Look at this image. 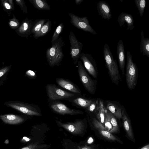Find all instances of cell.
<instances>
[{"instance_id": "30bf717a", "label": "cell", "mask_w": 149, "mask_h": 149, "mask_svg": "<svg viewBox=\"0 0 149 149\" xmlns=\"http://www.w3.org/2000/svg\"><path fill=\"white\" fill-rule=\"evenodd\" d=\"M54 101L49 104V106L52 110L57 113L62 115H71L84 113L82 111L71 109L61 102Z\"/></svg>"}, {"instance_id": "83f0119b", "label": "cell", "mask_w": 149, "mask_h": 149, "mask_svg": "<svg viewBox=\"0 0 149 149\" xmlns=\"http://www.w3.org/2000/svg\"><path fill=\"white\" fill-rule=\"evenodd\" d=\"M64 25L63 23H61L57 27L52 36L51 43L57 40L59 36L63 31Z\"/></svg>"}, {"instance_id": "4fadbf2b", "label": "cell", "mask_w": 149, "mask_h": 149, "mask_svg": "<svg viewBox=\"0 0 149 149\" xmlns=\"http://www.w3.org/2000/svg\"><path fill=\"white\" fill-rule=\"evenodd\" d=\"M106 109L119 120L122 118V111L123 107L118 102L107 100L104 102Z\"/></svg>"}, {"instance_id": "60d3db41", "label": "cell", "mask_w": 149, "mask_h": 149, "mask_svg": "<svg viewBox=\"0 0 149 149\" xmlns=\"http://www.w3.org/2000/svg\"><path fill=\"white\" fill-rule=\"evenodd\" d=\"M94 141L92 137H90L87 141V143L89 144L92 143Z\"/></svg>"}, {"instance_id": "d4e9b609", "label": "cell", "mask_w": 149, "mask_h": 149, "mask_svg": "<svg viewBox=\"0 0 149 149\" xmlns=\"http://www.w3.org/2000/svg\"><path fill=\"white\" fill-rule=\"evenodd\" d=\"M49 145L46 144H40L38 142L32 143L20 149H46Z\"/></svg>"}, {"instance_id": "f35d334b", "label": "cell", "mask_w": 149, "mask_h": 149, "mask_svg": "<svg viewBox=\"0 0 149 149\" xmlns=\"http://www.w3.org/2000/svg\"><path fill=\"white\" fill-rule=\"evenodd\" d=\"M77 149H94V148L92 146L85 145L82 147L79 146Z\"/></svg>"}, {"instance_id": "7a4b0ae2", "label": "cell", "mask_w": 149, "mask_h": 149, "mask_svg": "<svg viewBox=\"0 0 149 149\" xmlns=\"http://www.w3.org/2000/svg\"><path fill=\"white\" fill-rule=\"evenodd\" d=\"M52 43V47L46 50L47 60L50 66H58L64 57L62 47L64 45V41L62 37H60Z\"/></svg>"}, {"instance_id": "5bb4252c", "label": "cell", "mask_w": 149, "mask_h": 149, "mask_svg": "<svg viewBox=\"0 0 149 149\" xmlns=\"http://www.w3.org/2000/svg\"><path fill=\"white\" fill-rule=\"evenodd\" d=\"M56 83L61 87L77 94H81V91L78 87L69 80L62 78L56 79Z\"/></svg>"}, {"instance_id": "4dcf8cb0", "label": "cell", "mask_w": 149, "mask_h": 149, "mask_svg": "<svg viewBox=\"0 0 149 149\" xmlns=\"http://www.w3.org/2000/svg\"><path fill=\"white\" fill-rule=\"evenodd\" d=\"M98 130L100 134L107 139L113 141H120L117 138L113 136L112 133L108 131L104 130Z\"/></svg>"}, {"instance_id": "f1b7e54d", "label": "cell", "mask_w": 149, "mask_h": 149, "mask_svg": "<svg viewBox=\"0 0 149 149\" xmlns=\"http://www.w3.org/2000/svg\"><path fill=\"white\" fill-rule=\"evenodd\" d=\"M107 113L113 126V133L116 132L119 129L118 123L116 119V118L113 115L107 110Z\"/></svg>"}, {"instance_id": "8d00e7d4", "label": "cell", "mask_w": 149, "mask_h": 149, "mask_svg": "<svg viewBox=\"0 0 149 149\" xmlns=\"http://www.w3.org/2000/svg\"><path fill=\"white\" fill-rule=\"evenodd\" d=\"M12 67V65L4 67L0 70V78L1 80L4 76L8 73Z\"/></svg>"}, {"instance_id": "9a60e30c", "label": "cell", "mask_w": 149, "mask_h": 149, "mask_svg": "<svg viewBox=\"0 0 149 149\" xmlns=\"http://www.w3.org/2000/svg\"><path fill=\"white\" fill-rule=\"evenodd\" d=\"M98 12L102 18L108 20L111 18V9L109 4L104 1H100L97 4Z\"/></svg>"}, {"instance_id": "7bdbcfd3", "label": "cell", "mask_w": 149, "mask_h": 149, "mask_svg": "<svg viewBox=\"0 0 149 149\" xmlns=\"http://www.w3.org/2000/svg\"><path fill=\"white\" fill-rule=\"evenodd\" d=\"M141 149H149V144L144 146Z\"/></svg>"}, {"instance_id": "484cf974", "label": "cell", "mask_w": 149, "mask_h": 149, "mask_svg": "<svg viewBox=\"0 0 149 149\" xmlns=\"http://www.w3.org/2000/svg\"><path fill=\"white\" fill-rule=\"evenodd\" d=\"M98 99H94L90 105L84 110L89 115L94 114L96 111L98 106Z\"/></svg>"}, {"instance_id": "d6a6232c", "label": "cell", "mask_w": 149, "mask_h": 149, "mask_svg": "<svg viewBox=\"0 0 149 149\" xmlns=\"http://www.w3.org/2000/svg\"><path fill=\"white\" fill-rule=\"evenodd\" d=\"M135 1L139 11L140 16L142 17L143 15L146 6V1L145 0H136Z\"/></svg>"}, {"instance_id": "4316f807", "label": "cell", "mask_w": 149, "mask_h": 149, "mask_svg": "<svg viewBox=\"0 0 149 149\" xmlns=\"http://www.w3.org/2000/svg\"><path fill=\"white\" fill-rule=\"evenodd\" d=\"M1 4L4 12L9 17H10L13 10L12 6L7 0H1Z\"/></svg>"}, {"instance_id": "7c38bea8", "label": "cell", "mask_w": 149, "mask_h": 149, "mask_svg": "<svg viewBox=\"0 0 149 149\" xmlns=\"http://www.w3.org/2000/svg\"><path fill=\"white\" fill-rule=\"evenodd\" d=\"M34 22L31 20L26 18L22 22L20 26L15 31L17 35L23 38L28 39L29 36L31 34V30Z\"/></svg>"}, {"instance_id": "ac0fdd59", "label": "cell", "mask_w": 149, "mask_h": 149, "mask_svg": "<svg viewBox=\"0 0 149 149\" xmlns=\"http://www.w3.org/2000/svg\"><path fill=\"white\" fill-rule=\"evenodd\" d=\"M69 98L67 100L70 102L73 105L78 107H80L84 110L86 109L93 102L94 99H90L82 97H76Z\"/></svg>"}, {"instance_id": "8fae6325", "label": "cell", "mask_w": 149, "mask_h": 149, "mask_svg": "<svg viewBox=\"0 0 149 149\" xmlns=\"http://www.w3.org/2000/svg\"><path fill=\"white\" fill-rule=\"evenodd\" d=\"M56 122L59 126L74 134L81 133L85 126L84 119L78 120L72 123H63L58 120H56Z\"/></svg>"}, {"instance_id": "74e56055", "label": "cell", "mask_w": 149, "mask_h": 149, "mask_svg": "<svg viewBox=\"0 0 149 149\" xmlns=\"http://www.w3.org/2000/svg\"><path fill=\"white\" fill-rule=\"evenodd\" d=\"M26 75L30 78L33 79L35 78L36 75L35 73L32 70H28L26 71Z\"/></svg>"}, {"instance_id": "b9f144b4", "label": "cell", "mask_w": 149, "mask_h": 149, "mask_svg": "<svg viewBox=\"0 0 149 149\" xmlns=\"http://www.w3.org/2000/svg\"><path fill=\"white\" fill-rule=\"evenodd\" d=\"M83 0H75V2L77 5L80 4L83 1Z\"/></svg>"}, {"instance_id": "d590c367", "label": "cell", "mask_w": 149, "mask_h": 149, "mask_svg": "<svg viewBox=\"0 0 149 149\" xmlns=\"http://www.w3.org/2000/svg\"><path fill=\"white\" fill-rule=\"evenodd\" d=\"M15 3L20 7L21 10L24 13H27V7L24 0H15Z\"/></svg>"}, {"instance_id": "ab89813d", "label": "cell", "mask_w": 149, "mask_h": 149, "mask_svg": "<svg viewBox=\"0 0 149 149\" xmlns=\"http://www.w3.org/2000/svg\"><path fill=\"white\" fill-rule=\"evenodd\" d=\"M7 1L12 6L13 10H14L15 6L13 1V0H7Z\"/></svg>"}, {"instance_id": "52a82bcc", "label": "cell", "mask_w": 149, "mask_h": 149, "mask_svg": "<svg viewBox=\"0 0 149 149\" xmlns=\"http://www.w3.org/2000/svg\"><path fill=\"white\" fill-rule=\"evenodd\" d=\"M68 14L70 17L71 23L75 27L93 34H97L90 25L87 16L81 17L71 13H69Z\"/></svg>"}, {"instance_id": "d6986e66", "label": "cell", "mask_w": 149, "mask_h": 149, "mask_svg": "<svg viewBox=\"0 0 149 149\" xmlns=\"http://www.w3.org/2000/svg\"><path fill=\"white\" fill-rule=\"evenodd\" d=\"M122 113V118L125 129L130 139L132 141H134V138L131 122L124 107H123Z\"/></svg>"}, {"instance_id": "836d02e7", "label": "cell", "mask_w": 149, "mask_h": 149, "mask_svg": "<svg viewBox=\"0 0 149 149\" xmlns=\"http://www.w3.org/2000/svg\"><path fill=\"white\" fill-rule=\"evenodd\" d=\"M141 42L142 51L145 54L149 56V39L144 38Z\"/></svg>"}, {"instance_id": "cb8c5ba5", "label": "cell", "mask_w": 149, "mask_h": 149, "mask_svg": "<svg viewBox=\"0 0 149 149\" xmlns=\"http://www.w3.org/2000/svg\"><path fill=\"white\" fill-rule=\"evenodd\" d=\"M46 21V19H40L37 20L35 22H34L31 30V34H33V37L36 35L39 32Z\"/></svg>"}, {"instance_id": "f546056e", "label": "cell", "mask_w": 149, "mask_h": 149, "mask_svg": "<svg viewBox=\"0 0 149 149\" xmlns=\"http://www.w3.org/2000/svg\"><path fill=\"white\" fill-rule=\"evenodd\" d=\"M8 24L10 27L12 29L16 30L20 26V24L19 20L13 14V17L9 19Z\"/></svg>"}, {"instance_id": "603a6c76", "label": "cell", "mask_w": 149, "mask_h": 149, "mask_svg": "<svg viewBox=\"0 0 149 149\" xmlns=\"http://www.w3.org/2000/svg\"><path fill=\"white\" fill-rule=\"evenodd\" d=\"M52 26V22L48 19L47 22L42 26L39 32L34 38L37 39L39 37H42L49 32Z\"/></svg>"}, {"instance_id": "ffe728a7", "label": "cell", "mask_w": 149, "mask_h": 149, "mask_svg": "<svg viewBox=\"0 0 149 149\" xmlns=\"http://www.w3.org/2000/svg\"><path fill=\"white\" fill-rule=\"evenodd\" d=\"M98 106L94 113L96 119L104 125L107 111L104 102L101 99H98Z\"/></svg>"}, {"instance_id": "6da1fadb", "label": "cell", "mask_w": 149, "mask_h": 149, "mask_svg": "<svg viewBox=\"0 0 149 149\" xmlns=\"http://www.w3.org/2000/svg\"><path fill=\"white\" fill-rule=\"evenodd\" d=\"M103 56L107 68L109 76L112 83L118 85L121 80L118 65L116 60L113 56L108 44L105 43L103 48Z\"/></svg>"}, {"instance_id": "1f68e13d", "label": "cell", "mask_w": 149, "mask_h": 149, "mask_svg": "<svg viewBox=\"0 0 149 149\" xmlns=\"http://www.w3.org/2000/svg\"><path fill=\"white\" fill-rule=\"evenodd\" d=\"M104 125L106 130L112 133H113V128L109 117L107 113H106Z\"/></svg>"}, {"instance_id": "8992f818", "label": "cell", "mask_w": 149, "mask_h": 149, "mask_svg": "<svg viewBox=\"0 0 149 149\" xmlns=\"http://www.w3.org/2000/svg\"><path fill=\"white\" fill-rule=\"evenodd\" d=\"M47 95L52 100L67 99L78 95L69 92L58 88L55 84H47L46 86Z\"/></svg>"}, {"instance_id": "44dd1931", "label": "cell", "mask_w": 149, "mask_h": 149, "mask_svg": "<svg viewBox=\"0 0 149 149\" xmlns=\"http://www.w3.org/2000/svg\"><path fill=\"white\" fill-rule=\"evenodd\" d=\"M118 21L120 27H122L125 23H127L128 26L127 30L130 29L131 30L134 27L133 17L129 14L122 13L118 17Z\"/></svg>"}, {"instance_id": "ba28073f", "label": "cell", "mask_w": 149, "mask_h": 149, "mask_svg": "<svg viewBox=\"0 0 149 149\" xmlns=\"http://www.w3.org/2000/svg\"><path fill=\"white\" fill-rule=\"evenodd\" d=\"M69 38L70 44V54L73 63L76 65L80 58L83 45L78 40L72 31L70 32Z\"/></svg>"}, {"instance_id": "e575fe53", "label": "cell", "mask_w": 149, "mask_h": 149, "mask_svg": "<svg viewBox=\"0 0 149 149\" xmlns=\"http://www.w3.org/2000/svg\"><path fill=\"white\" fill-rule=\"evenodd\" d=\"M92 122L94 127L98 130H106L104 125L101 123L96 118H93L91 119Z\"/></svg>"}, {"instance_id": "277c9868", "label": "cell", "mask_w": 149, "mask_h": 149, "mask_svg": "<svg viewBox=\"0 0 149 149\" xmlns=\"http://www.w3.org/2000/svg\"><path fill=\"white\" fill-rule=\"evenodd\" d=\"M77 71L80 81L86 90L90 94H95L97 81L89 75L80 61L77 63Z\"/></svg>"}, {"instance_id": "7402d4cb", "label": "cell", "mask_w": 149, "mask_h": 149, "mask_svg": "<svg viewBox=\"0 0 149 149\" xmlns=\"http://www.w3.org/2000/svg\"><path fill=\"white\" fill-rule=\"evenodd\" d=\"M34 7L39 10H50L49 5L44 0H29Z\"/></svg>"}, {"instance_id": "9c48e42d", "label": "cell", "mask_w": 149, "mask_h": 149, "mask_svg": "<svg viewBox=\"0 0 149 149\" xmlns=\"http://www.w3.org/2000/svg\"><path fill=\"white\" fill-rule=\"evenodd\" d=\"M82 61L87 71L94 78L97 79L98 75V70L94 59L89 54L81 53L80 58Z\"/></svg>"}, {"instance_id": "3957f363", "label": "cell", "mask_w": 149, "mask_h": 149, "mask_svg": "<svg viewBox=\"0 0 149 149\" xmlns=\"http://www.w3.org/2000/svg\"><path fill=\"white\" fill-rule=\"evenodd\" d=\"M4 104L26 115L36 116L42 115L40 108L36 104L18 101L6 102Z\"/></svg>"}, {"instance_id": "2e32d148", "label": "cell", "mask_w": 149, "mask_h": 149, "mask_svg": "<svg viewBox=\"0 0 149 149\" xmlns=\"http://www.w3.org/2000/svg\"><path fill=\"white\" fill-rule=\"evenodd\" d=\"M124 49L123 41L120 40L117 44V52L119 67L123 74L125 73V56Z\"/></svg>"}, {"instance_id": "5b68a950", "label": "cell", "mask_w": 149, "mask_h": 149, "mask_svg": "<svg viewBox=\"0 0 149 149\" xmlns=\"http://www.w3.org/2000/svg\"><path fill=\"white\" fill-rule=\"evenodd\" d=\"M136 65L133 63L132 56L130 52H127L126 79L128 88L133 89L137 83L138 76Z\"/></svg>"}, {"instance_id": "e0dca14e", "label": "cell", "mask_w": 149, "mask_h": 149, "mask_svg": "<svg viewBox=\"0 0 149 149\" xmlns=\"http://www.w3.org/2000/svg\"><path fill=\"white\" fill-rule=\"evenodd\" d=\"M0 118L4 123L10 125L21 123L24 119L21 116L13 114H6L0 116Z\"/></svg>"}]
</instances>
